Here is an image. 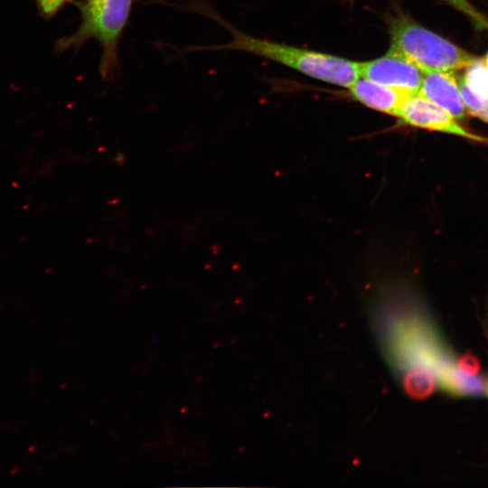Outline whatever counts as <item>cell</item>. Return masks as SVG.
Masks as SVG:
<instances>
[{
  "instance_id": "2",
  "label": "cell",
  "mask_w": 488,
  "mask_h": 488,
  "mask_svg": "<svg viewBox=\"0 0 488 488\" xmlns=\"http://www.w3.org/2000/svg\"><path fill=\"white\" fill-rule=\"evenodd\" d=\"M190 10L212 18L231 34L226 44L192 50H233L254 54L328 84L348 89L360 78V61L331 53L280 43L249 35L234 28L206 3L190 4Z\"/></svg>"
},
{
  "instance_id": "11",
  "label": "cell",
  "mask_w": 488,
  "mask_h": 488,
  "mask_svg": "<svg viewBox=\"0 0 488 488\" xmlns=\"http://www.w3.org/2000/svg\"><path fill=\"white\" fill-rule=\"evenodd\" d=\"M464 14L474 23L480 30H488V19L474 8L467 0H444Z\"/></svg>"
},
{
  "instance_id": "8",
  "label": "cell",
  "mask_w": 488,
  "mask_h": 488,
  "mask_svg": "<svg viewBox=\"0 0 488 488\" xmlns=\"http://www.w3.org/2000/svg\"><path fill=\"white\" fill-rule=\"evenodd\" d=\"M350 97L378 112L395 116L412 94L360 77L348 88Z\"/></svg>"
},
{
  "instance_id": "6",
  "label": "cell",
  "mask_w": 488,
  "mask_h": 488,
  "mask_svg": "<svg viewBox=\"0 0 488 488\" xmlns=\"http://www.w3.org/2000/svg\"><path fill=\"white\" fill-rule=\"evenodd\" d=\"M360 77L415 95L419 90L424 73L404 58L388 51L380 57L360 61Z\"/></svg>"
},
{
  "instance_id": "12",
  "label": "cell",
  "mask_w": 488,
  "mask_h": 488,
  "mask_svg": "<svg viewBox=\"0 0 488 488\" xmlns=\"http://www.w3.org/2000/svg\"><path fill=\"white\" fill-rule=\"evenodd\" d=\"M72 0H35L38 11L44 19L53 17L67 3Z\"/></svg>"
},
{
  "instance_id": "13",
  "label": "cell",
  "mask_w": 488,
  "mask_h": 488,
  "mask_svg": "<svg viewBox=\"0 0 488 488\" xmlns=\"http://www.w3.org/2000/svg\"><path fill=\"white\" fill-rule=\"evenodd\" d=\"M457 370L467 376H475L480 371V362L470 353L461 356L456 363Z\"/></svg>"
},
{
  "instance_id": "7",
  "label": "cell",
  "mask_w": 488,
  "mask_h": 488,
  "mask_svg": "<svg viewBox=\"0 0 488 488\" xmlns=\"http://www.w3.org/2000/svg\"><path fill=\"white\" fill-rule=\"evenodd\" d=\"M419 96L441 107L455 119L463 120L466 109L454 72L432 71L424 74Z\"/></svg>"
},
{
  "instance_id": "14",
  "label": "cell",
  "mask_w": 488,
  "mask_h": 488,
  "mask_svg": "<svg viewBox=\"0 0 488 488\" xmlns=\"http://www.w3.org/2000/svg\"><path fill=\"white\" fill-rule=\"evenodd\" d=\"M484 61H485V64H486V65H487V67H488V53H487V55H486L485 59H484Z\"/></svg>"
},
{
  "instance_id": "9",
  "label": "cell",
  "mask_w": 488,
  "mask_h": 488,
  "mask_svg": "<svg viewBox=\"0 0 488 488\" xmlns=\"http://www.w3.org/2000/svg\"><path fill=\"white\" fill-rule=\"evenodd\" d=\"M459 88L467 113L488 123V98L474 92L463 78L459 80Z\"/></svg>"
},
{
  "instance_id": "3",
  "label": "cell",
  "mask_w": 488,
  "mask_h": 488,
  "mask_svg": "<svg viewBox=\"0 0 488 488\" xmlns=\"http://www.w3.org/2000/svg\"><path fill=\"white\" fill-rule=\"evenodd\" d=\"M80 14V23L71 34L56 42L55 49L63 52L79 49L89 40L101 47L99 70L104 80H110L119 68L118 47L129 20L134 0L73 1Z\"/></svg>"
},
{
  "instance_id": "10",
  "label": "cell",
  "mask_w": 488,
  "mask_h": 488,
  "mask_svg": "<svg viewBox=\"0 0 488 488\" xmlns=\"http://www.w3.org/2000/svg\"><path fill=\"white\" fill-rule=\"evenodd\" d=\"M463 80L474 92L488 98V67L484 59L468 66Z\"/></svg>"
},
{
  "instance_id": "4",
  "label": "cell",
  "mask_w": 488,
  "mask_h": 488,
  "mask_svg": "<svg viewBox=\"0 0 488 488\" xmlns=\"http://www.w3.org/2000/svg\"><path fill=\"white\" fill-rule=\"evenodd\" d=\"M388 31L389 51L404 58L424 74L455 72L466 69L479 59L402 14L388 19Z\"/></svg>"
},
{
  "instance_id": "1",
  "label": "cell",
  "mask_w": 488,
  "mask_h": 488,
  "mask_svg": "<svg viewBox=\"0 0 488 488\" xmlns=\"http://www.w3.org/2000/svg\"><path fill=\"white\" fill-rule=\"evenodd\" d=\"M408 300L385 294L371 308V324L380 350L401 384L417 374L433 372L440 386L452 394L460 371Z\"/></svg>"
},
{
  "instance_id": "5",
  "label": "cell",
  "mask_w": 488,
  "mask_h": 488,
  "mask_svg": "<svg viewBox=\"0 0 488 488\" xmlns=\"http://www.w3.org/2000/svg\"><path fill=\"white\" fill-rule=\"evenodd\" d=\"M396 117L405 125L438 131L488 144V140L464 128L446 110L415 94L401 106Z\"/></svg>"
}]
</instances>
